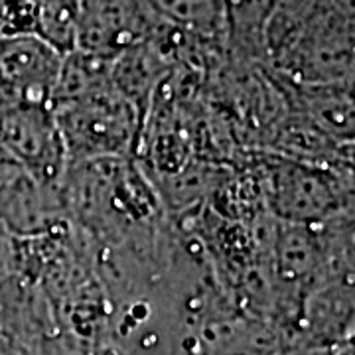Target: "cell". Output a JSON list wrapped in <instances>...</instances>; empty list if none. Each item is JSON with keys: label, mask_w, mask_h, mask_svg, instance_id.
Instances as JSON below:
<instances>
[{"label": "cell", "mask_w": 355, "mask_h": 355, "mask_svg": "<svg viewBox=\"0 0 355 355\" xmlns=\"http://www.w3.org/2000/svg\"><path fill=\"white\" fill-rule=\"evenodd\" d=\"M0 140L44 180L55 176L65 158L50 107L12 101L0 116Z\"/></svg>", "instance_id": "cell-5"}, {"label": "cell", "mask_w": 355, "mask_h": 355, "mask_svg": "<svg viewBox=\"0 0 355 355\" xmlns=\"http://www.w3.org/2000/svg\"><path fill=\"white\" fill-rule=\"evenodd\" d=\"M268 188L275 209L296 223L324 219L340 203L338 186L330 174L292 160H280L272 168Z\"/></svg>", "instance_id": "cell-6"}, {"label": "cell", "mask_w": 355, "mask_h": 355, "mask_svg": "<svg viewBox=\"0 0 355 355\" xmlns=\"http://www.w3.org/2000/svg\"><path fill=\"white\" fill-rule=\"evenodd\" d=\"M64 58L34 32L0 34V85L12 101L50 107Z\"/></svg>", "instance_id": "cell-3"}, {"label": "cell", "mask_w": 355, "mask_h": 355, "mask_svg": "<svg viewBox=\"0 0 355 355\" xmlns=\"http://www.w3.org/2000/svg\"><path fill=\"white\" fill-rule=\"evenodd\" d=\"M50 109L65 156L77 162L125 156L139 140L142 116L113 83L76 99L51 103Z\"/></svg>", "instance_id": "cell-1"}, {"label": "cell", "mask_w": 355, "mask_h": 355, "mask_svg": "<svg viewBox=\"0 0 355 355\" xmlns=\"http://www.w3.org/2000/svg\"><path fill=\"white\" fill-rule=\"evenodd\" d=\"M166 24L153 0H76V50L111 62Z\"/></svg>", "instance_id": "cell-2"}, {"label": "cell", "mask_w": 355, "mask_h": 355, "mask_svg": "<svg viewBox=\"0 0 355 355\" xmlns=\"http://www.w3.org/2000/svg\"><path fill=\"white\" fill-rule=\"evenodd\" d=\"M306 32L292 40V71L302 81L334 83L352 77V32H347V12L338 6L320 8L306 22Z\"/></svg>", "instance_id": "cell-4"}]
</instances>
